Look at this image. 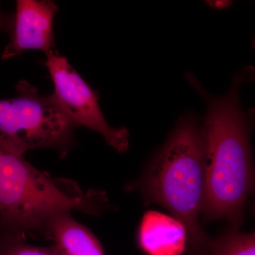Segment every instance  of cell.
Here are the masks:
<instances>
[{"label": "cell", "instance_id": "cell-4", "mask_svg": "<svg viewBox=\"0 0 255 255\" xmlns=\"http://www.w3.org/2000/svg\"><path fill=\"white\" fill-rule=\"evenodd\" d=\"M14 98L0 100V147L23 155L28 151L51 148L68 153L75 127L52 95H42L27 81H20Z\"/></svg>", "mask_w": 255, "mask_h": 255}, {"label": "cell", "instance_id": "cell-12", "mask_svg": "<svg viewBox=\"0 0 255 255\" xmlns=\"http://www.w3.org/2000/svg\"><path fill=\"white\" fill-rule=\"evenodd\" d=\"M211 2V6H214L216 9H223L231 4V1H209Z\"/></svg>", "mask_w": 255, "mask_h": 255}, {"label": "cell", "instance_id": "cell-10", "mask_svg": "<svg viewBox=\"0 0 255 255\" xmlns=\"http://www.w3.org/2000/svg\"><path fill=\"white\" fill-rule=\"evenodd\" d=\"M0 255H59L53 246L39 247L28 244L23 236L6 232L0 236Z\"/></svg>", "mask_w": 255, "mask_h": 255}, {"label": "cell", "instance_id": "cell-9", "mask_svg": "<svg viewBox=\"0 0 255 255\" xmlns=\"http://www.w3.org/2000/svg\"><path fill=\"white\" fill-rule=\"evenodd\" d=\"M207 255H255L254 233H242L233 227L228 232L210 242Z\"/></svg>", "mask_w": 255, "mask_h": 255}, {"label": "cell", "instance_id": "cell-1", "mask_svg": "<svg viewBox=\"0 0 255 255\" xmlns=\"http://www.w3.org/2000/svg\"><path fill=\"white\" fill-rule=\"evenodd\" d=\"M246 68L233 78L224 95H211L194 74L187 80L206 106V157L201 215L206 221L226 219L239 227L248 198L254 190L255 172L251 142L254 111L243 110L240 87L253 77Z\"/></svg>", "mask_w": 255, "mask_h": 255}, {"label": "cell", "instance_id": "cell-5", "mask_svg": "<svg viewBox=\"0 0 255 255\" xmlns=\"http://www.w3.org/2000/svg\"><path fill=\"white\" fill-rule=\"evenodd\" d=\"M45 65L54 86L53 99L75 127H83L98 132L119 153L129 147L128 130L111 127L99 104L97 92L87 83L65 57L57 51L46 54Z\"/></svg>", "mask_w": 255, "mask_h": 255}, {"label": "cell", "instance_id": "cell-6", "mask_svg": "<svg viewBox=\"0 0 255 255\" xmlns=\"http://www.w3.org/2000/svg\"><path fill=\"white\" fill-rule=\"evenodd\" d=\"M58 11V6L53 1H16L11 36L3 50L1 60H9L28 50H41L45 54L56 51L53 21Z\"/></svg>", "mask_w": 255, "mask_h": 255}, {"label": "cell", "instance_id": "cell-11", "mask_svg": "<svg viewBox=\"0 0 255 255\" xmlns=\"http://www.w3.org/2000/svg\"><path fill=\"white\" fill-rule=\"evenodd\" d=\"M14 16L4 14L0 9V31L9 32L12 28Z\"/></svg>", "mask_w": 255, "mask_h": 255}, {"label": "cell", "instance_id": "cell-2", "mask_svg": "<svg viewBox=\"0 0 255 255\" xmlns=\"http://www.w3.org/2000/svg\"><path fill=\"white\" fill-rule=\"evenodd\" d=\"M205 157L204 124L189 112L178 120L140 184L151 201L168 210L184 225L189 246L199 251H206L210 243L199 222Z\"/></svg>", "mask_w": 255, "mask_h": 255}, {"label": "cell", "instance_id": "cell-7", "mask_svg": "<svg viewBox=\"0 0 255 255\" xmlns=\"http://www.w3.org/2000/svg\"><path fill=\"white\" fill-rule=\"evenodd\" d=\"M137 243L145 255H182L189 246L185 226L172 216L155 211L144 214Z\"/></svg>", "mask_w": 255, "mask_h": 255}, {"label": "cell", "instance_id": "cell-8", "mask_svg": "<svg viewBox=\"0 0 255 255\" xmlns=\"http://www.w3.org/2000/svg\"><path fill=\"white\" fill-rule=\"evenodd\" d=\"M42 232L53 242L52 246L59 255H106L98 238L74 219L71 213L50 218Z\"/></svg>", "mask_w": 255, "mask_h": 255}, {"label": "cell", "instance_id": "cell-3", "mask_svg": "<svg viewBox=\"0 0 255 255\" xmlns=\"http://www.w3.org/2000/svg\"><path fill=\"white\" fill-rule=\"evenodd\" d=\"M108 202L104 191H83L74 181L51 177L23 155L0 147V223L7 232L42 231L61 213L98 216Z\"/></svg>", "mask_w": 255, "mask_h": 255}]
</instances>
